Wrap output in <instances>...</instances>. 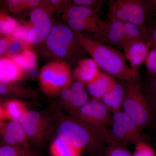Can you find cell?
<instances>
[{
    "label": "cell",
    "instance_id": "6da1fadb",
    "mask_svg": "<svg viewBox=\"0 0 156 156\" xmlns=\"http://www.w3.org/2000/svg\"><path fill=\"white\" fill-rule=\"evenodd\" d=\"M125 84L122 110L141 130L152 128L156 120V112L143 89L137 70Z\"/></svg>",
    "mask_w": 156,
    "mask_h": 156
},
{
    "label": "cell",
    "instance_id": "7a4b0ae2",
    "mask_svg": "<svg viewBox=\"0 0 156 156\" xmlns=\"http://www.w3.org/2000/svg\"><path fill=\"white\" fill-rule=\"evenodd\" d=\"M74 32L81 47L108 74L126 82L136 70L128 67L125 56L119 51L80 33Z\"/></svg>",
    "mask_w": 156,
    "mask_h": 156
},
{
    "label": "cell",
    "instance_id": "3957f363",
    "mask_svg": "<svg viewBox=\"0 0 156 156\" xmlns=\"http://www.w3.org/2000/svg\"><path fill=\"white\" fill-rule=\"evenodd\" d=\"M57 137L69 145L90 153L99 152L107 144L105 137L74 118L66 117L59 123Z\"/></svg>",
    "mask_w": 156,
    "mask_h": 156
},
{
    "label": "cell",
    "instance_id": "277c9868",
    "mask_svg": "<svg viewBox=\"0 0 156 156\" xmlns=\"http://www.w3.org/2000/svg\"><path fill=\"white\" fill-rule=\"evenodd\" d=\"M105 137L108 145L124 147L148 141L142 130L122 109L112 113L111 125L107 131Z\"/></svg>",
    "mask_w": 156,
    "mask_h": 156
},
{
    "label": "cell",
    "instance_id": "5b68a950",
    "mask_svg": "<svg viewBox=\"0 0 156 156\" xmlns=\"http://www.w3.org/2000/svg\"><path fill=\"white\" fill-rule=\"evenodd\" d=\"M46 40L49 50L59 58L75 60L86 52L78 42L74 31L66 26H53Z\"/></svg>",
    "mask_w": 156,
    "mask_h": 156
},
{
    "label": "cell",
    "instance_id": "8992f818",
    "mask_svg": "<svg viewBox=\"0 0 156 156\" xmlns=\"http://www.w3.org/2000/svg\"><path fill=\"white\" fill-rule=\"evenodd\" d=\"M70 115L89 128L102 134L105 138L112 118V112L103 101L93 98Z\"/></svg>",
    "mask_w": 156,
    "mask_h": 156
},
{
    "label": "cell",
    "instance_id": "52a82bcc",
    "mask_svg": "<svg viewBox=\"0 0 156 156\" xmlns=\"http://www.w3.org/2000/svg\"><path fill=\"white\" fill-rule=\"evenodd\" d=\"M108 9V20L133 23L147 34L148 23L142 0H111Z\"/></svg>",
    "mask_w": 156,
    "mask_h": 156
},
{
    "label": "cell",
    "instance_id": "ba28073f",
    "mask_svg": "<svg viewBox=\"0 0 156 156\" xmlns=\"http://www.w3.org/2000/svg\"><path fill=\"white\" fill-rule=\"evenodd\" d=\"M71 76L69 66L64 62L53 61L46 64L39 75L42 91L48 95H56L71 83Z\"/></svg>",
    "mask_w": 156,
    "mask_h": 156
},
{
    "label": "cell",
    "instance_id": "9c48e42d",
    "mask_svg": "<svg viewBox=\"0 0 156 156\" xmlns=\"http://www.w3.org/2000/svg\"><path fill=\"white\" fill-rule=\"evenodd\" d=\"M29 142L41 143L49 128L47 118L36 111H27L19 121Z\"/></svg>",
    "mask_w": 156,
    "mask_h": 156
},
{
    "label": "cell",
    "instance_id": "30bf717a",
    "mask_svg": "<svg viewBox=\"0 0 156 156\" xmlns=\"http://www.w3.org/2000/svg\"><path fill=\"white\" fill-rule=\"evenodd\" d=\"M30 21L28 24L29 44H38L46 40L52 27L48 13L41 8H35L31 12Z\"/></svg>",
    "mask_w": 156,
    "mask_h": 156
},
{
    "label": "cell",
    "instance_id": "8fae6325",
    "mask_svg": "<svg viewBox=\"0 0 156 156\" xmlns=\"http://www.w3.org/2000/svg\"><path fill=\"white\" fill-rule=\"evenodd\" d=\"M0 135L6 145L30 148L29 141L19 121H10L0 125Z\"/></svg>",
    "mask_w": 156,
    "mask_h": 156
},
{
    "label": "cell",
    "instance_id": "7c38bea8",
    "mask_svg": "<svg viewBox=\"0 0 156 156\" xmlns=\"http://www.w3.org/2000/svg\"><path fill=\"white\" fill-rule=\"evenodd\" d=\"M125 34L124 23L116 20L105 21V24L98 42L124 49Z\"/></svg>",
    "mask_w": 156,
    "mask_h": 156
},
{
    "label": "cell",
    "instance_id": "4fadbf2b",
    "mask_svg": "<svg viewBox=\"0 0 156 156\" xmlns=\"http://www.w3.org/2000/svg\"><path fill=\"white\" fill-rule=\"evenodd\" d=\"M151 47L150 42L143 41L133 42L126 46L124 49V56L130 62L131 69H136L145 61Z\"/></svg>",
    "mask_w": 156,
    "mask_h": 156
},
{
    "label": "cell",
    "instance_id": "5bb4252c",
    "mask_svg": "<svg viewBox=\"0 0 156 156\" xmlns=\"http://www.w3.org/2000/svg\"><path fill=\"white\" fill-rule=\"evenodd\" d=\"M116 81L113 77L100 71L95 78L87 85L88 92L93 99L101 100Z\"/></svg>",
    "mask_w": 156,
    "mask_h": 156
},
{
    "label": "cell",
    "instance_id": "9a60e30c",
    "mask_svg": "<svg viewBox=\"0 0 156 156\" xmlns=\"http://www.w3.org/2000/svg\"><path fill=\"white\" fill-rule=\"evenodd\" d=\"M25 71L20 68L11 58L0 57V83L14 84L24 78Z\"/></svg>",
    "mask_w": 156,
    "mask_h": 156
},
{
    "label": "cell",
    "instance_id": "2e32d148",
    "mask_svg": "<svg viewBox=\"0 0 156 156\" xmlns=\"http://www.w3.org/2000/svg\"><path fill=\"white\" fill-rule=\"evenodd\" d=\"M100 71L97 63L92 58H82L78 62L74 75L76 80L87 85Z\"/></svg>",
    "mask_w": 156,
    "mask_h": 156
},
{
    "label": "cell",
    "instance_id": "e0dca14e",
    "mask_svg": "<svg viewBox=\"0 0 156 156\" xmlns=\"http://www.w3.org/2000/svg\"><path fill=\"white\" fill-rule=\"evenodd\" d=\"M88 92L83 83L76 80L70 84V98L66 110L70 114L76 111L89 101Z\"/></svg>",
    "mask_w": 156,
    "mask_h": 156
},
{
    "label": "cell",
    "instance_id": "ac0fdd59",
    "mask_svg": "<svg viewBox=\"0 0 156 156\" xmlns=\"http://www.w3.org/2000/svg\"><path fill=\"white\" fill-rule=\"evenodd\" d=\"M125 87L116 81L113 86L102 98L101 101L112 113L122 109Z\"/></svg>",
    "mask_w": 156,
    "mask_h": 156
},
{
    "label": "cell",
    "instance_id": "d6986e66",
    "mask_svg": "<svg viewBox=\"0 0 156 156\" xmlns=\"http://www.w3.org/2000/svg\"><path fill=\"white\" fill-rule=\"evenodd\" d=\"M8 57L11 58L17 66L24 71L34 70L36 67L37 60V56L29 47L25 48L20 54Z\"/></svg>",
    "mask_w": 156,
    "mask_h": 156
},
{
    "label": "cell",
    "instance_id": "ffe728a7",
    "mask_svg": "<svg viewBox=\"0 0 156 156\" xmlns=\"http://www.w3.org/2000/svg\"><path fill=\"white\" fill-rule=\"evenodd\" d=\"M3 106L5 111V119L10 121H19L28 111L25 104L17 99L7 101Z\"/></svg>",
    "mask_w": 156,
    "mask_h": 156
},
{
    "label": "cell",
    "instance_id": "44dd1931",
    "mask_svg": "<svg viewBox=\"0 0 156 156\" xmlns=\"http://www.w3.org/2000/svg\"><path fill=\"white\" fill-rule=\"evenodd\" d=\"M52 156H81L83 151L73 147L56 137L50 146Z\"/></svg>",
    "mask_w": 156,
    "mask_h": 156
},
{
    "label": "cell",
    "instance_id": "7402d4cb",
    "mask_svg": "<svg viewBox=\"0 0 156 156\" xmlns=\"http://www.w3.org/2000/svg\"><path fill=\"white\" fill-rule=\"evenodd\" d=\"M123 23L125 34L124 49L127 45L133 42H150L147 34L139 26L130 23Z\"/></svg>",
    "mask_w": 156,
    "mask_h": 156
},
{
    "label": "cell",
    "instance_id": "603a6c76",
    "mask_svg": "<svg viewBox=\"0 0 156 156\" xmlns=\"http://www.w3.org/2000/svg\"><path fill=\"white\" fill-rule=\"evenodd\" d=\"M98 12L83 6L72 5L66 11L65 17L66 19L77 18L98 21L101 20L98 15Z\"/></svg>",
    "mask_w": 156,
    "mask_h": 156
},
{
    "label": "cell",
    "instance_id": "cb8c5ba5",
    "mask_svg": "<svg viewBox=\"0 0 156 156\" xmlns=\"http://www.w3.org/2000/svg\"><path fill=\"white\" fill-rule=\"evenodd\" d=\"M20 24L16 19L10 16L7 10L0 8V37L10 36Z\"/></svg>",
    "mask_w": 156,
    "mask_h": 156
},
{
    "label": "cell",
    "instance_id": "d4e9b609",
    "mask_svg": "<svg viewBox=\"0 0 156 156\" xmlns=\"http://www.w3.org/2000/svg\"><path fill=\"white\" fill-rule=\"evenodd\" d=\"M0 96L13 98H32L34 93L14 84L0 83Z\"/></svg>",
    "mask_w": 156,
    "mask_h": 156
},
{
    "label": "cell",
    "instance_id": "484cf974",
    "mask_svg": "<svg viewBox=\"0 0 156 156\" xmlns=\"http://www.w3.org/2000/svg\"><path fill=\"white\" fill-rule=\"evenodd\" d=\"M0 156H37L30 148L3 145L0 146Z\"/></svg>",
    "mask_w": 156,
    "mask_h": 156
},
{
    "label": "cell",
    "instance_id": "4316f807",
    "mask_svg": "<svg viewBox=\"0 0 156 156\" xmlns=\"http://www.w3.org/2000/svg\"><path fill=\"white\" fill-rule=\"evenodd\" d=\"M8 46L5 56H11L18 55L22 53L25 48L29 47L27 44L11 36L8 37Z\"/></svg>",
    "mask_w": 156,
    "mask_h": 156
},
{
    "label": "cell",
    "instance_id": "83f0119b",
    "mask_svg": "<svg viewBox=\"0 0 156 156\" xmlns=\"http://www.w3.org/2000/svg\"><path fill=\"white\" fill-rule=\"evenodd\" d=\"M143 88L156 111V76L151 75L145 85L143 84Z\"/></svg>",
    "mask_w": 156,
    "mask_h": 156
},
{
    "label": "cell",
    "instance_id": "f1b7e54d",
    "mask_svg": "<svg viewBox=\"0 0 156 156\" xmlns=\"http://www.w3.org/2000/svg\"><path fill=\"white\" fill-rule=\"evenodd\" d=\"M104 156H133L129 151L124 147L108 145L104 150Z\"/></svg>",
    "mask_w": 156,
    "mask_h": 156
},
{
    "label": "cell",
    "instance_id": "f546056e",
    "mask_svg": "<svg viewBox=\"0 0 156 156\" xmlns=\"http://www.w3.org/2000/svg\"><path fill=\"white\" fill-rule=\"evenodd\" d=\"M135 145L133 156H156L153 149L148 143L142 141Z\"/></svg>",
    "mask_w": 156,
    "mask_h": 156
},
{
    "label": "cell",
    "instance_id": "4dcf8cb0",
    "mask_svg": "<svg viewBox=\"0 0 156 156\" xmlns=\"http://www.w3.org/2000/svg\"><path fill=\"white\" fill-rule=\"evenodd\" d=\"M104 2L103 0H74L71 3L73 6H83L99 12Z\"/></svg>",
    "mask_w": 156,
    "mask_h": 156
},
{
    "label": "cell",
    "instance_id": "1f68e13d",
    "mask_svg": "<svg viewBox=\"0 0 156 156\" xmlns=\"http://www.w3.org/2000/svg\"><path fill=\"white\" fill-rule=\"evenodd\" d=\"M148 23L156 20V0H142Z\"/></svg>",
    "mask_w": 156,
    "mask_h": 156
},
{
    "label": "cell",
    "instance_id": "d6a6232c",
    "mask_svg": "<svg viewBox=\"0 0 156 156\" xmlns=\"http://www.w3.org/2000/svg\"><path fill=\"white\" fill-rule=\"evenodd\" d=\"M28 25H21L20 24L18 27L10 36L17 39L27 44H30L28 41Z\"/></svg>",
    "mask_w": 156,
    "mask_h": 156
},
{
    "label": "cell",
    "instance_id": "836d02e7",
    "mask_svg": "<svg viewBox=\"0 0 156 156\" xmlns=\"http://www.w3.org/2000/svg\"><path fill=\"white\" fill-rule=\"evenodd\" d=\"M146 65L148 70L151 75L156 76V49L150 50L146 59Z\"/></svg>",
    "mask_w": 156,
    "mask_h": 156
},
{
    "label": "cell",
    "instance_id": "e575fe53",
    "mask_svg": "<svg viewBox=\"0 0 156 156\" xmlns=\"http://www.w3.org/2000/svg\"><path fill=\"white\" fill-rule=\"evenodd\" d=\"M147 34L149 41L156 49V20L149 23Z\"/></svg>",
    "mask_w": 156,
    "mask_h": 156
},
{
    "label": "cell",
    "instance_id": "d590c367",
    "mask_svg": "<svg viewBox=\"0 0 156 156\" xmlns=\"http://www.w3.org/2000/svg\"><path fill=\"white\" fill-rule=\"evenodd\" d=\"M70 84L65 87L64 89L60 92L61 102L62 106L66 110L68 105L69 103L70 98Z\"/></svg>",
    "mask_w": 156,
    "mask_h": 156
},
{
    "label": "cell",
    "instance_id": "8d00e7d4",
    "mask_svg": "<svg viewBox=\"0 0 156 156\" xmlns=\"http://www.w3.org/2000/svg\"><path fill=\"white\" fill-rule=\"evenodd\" d=\"M8 37H0V57L5 56L8 46Z\"/></svg>",
    "mask_w": 156,
    "mask_h": 156
},
{
    "label": "cell",
    "instance_id": "74e56055",
    "mask_svg": "<svg viewBox=\"0 0 156 156\" xmlns=\"http://www.w3.org/2000/svg\"><path fill=\"white\" fill-rule=\"evenodd\" d=\"M5 119V111L3 106L0 105V125L3 122V120Z\"/></svg>",
    "mask_w": 156,
    "mask_h": 156
},
{
    "label": "cell",
    "instance_id": "f35d334b",
    "mask_svg": "<svg viewBox=\"0 0 156 156\" xmlns=\"http://www.w3.org/2000/svg\"><path fill=\"white\" fill-rule=\"evenodd\" d=\"M152 129H154V134H155V144H156V120L155 123Z\"/></svg>",
    "mask_w": 156,
    "mask_h": 156
}]
</instances>
